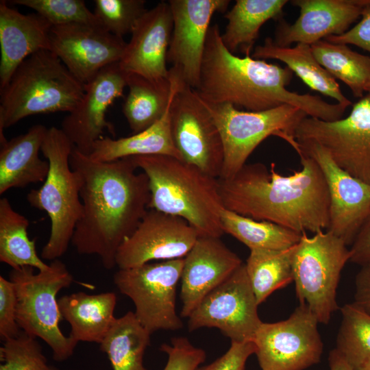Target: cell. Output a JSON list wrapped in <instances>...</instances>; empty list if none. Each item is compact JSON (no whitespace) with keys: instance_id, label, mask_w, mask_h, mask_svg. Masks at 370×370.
Instances as JSON below:
<instances>
[{"instance_id":"obj_2","label":"cell","mask_w":370,"mask_h":370,"mask_svg":"<svg viewBox=\"0 0 370 370\" xmlns=\"http://www.w3.org/2000/svg\"><path fill=\"white\" fill-rule=\"evenodd\" d=\"M301 169L282 175L271 163L245 164L234 176L218 178L224 208L257 220L271 222L297 233L326 231L330 196L324 176L309 156L299 151Z\"/></svg>"},{"instance_id":"obj_38","label":"cell","mask_w":370,"mask_h":370,"mask_svg":"<svg viewBox=\"0 0 370 370\" xmlns=\"http://www.w3.org/2000/svg\"><path fill=\"white\" fill-rule=\"evenodd\" d=\"M9 2L33 9L52 26L71 23L99 25L94 12H90L83 0H12Z\"/></svg>"},{"instance_id":"obj_16","label":"cell","mask_w":370,"mask_h":370,"mask_svg":"<svg viewBox=\"0 0 370 370\" xmlns=\"http://www.w3.org/2000/svg\"><path fill=\"white\" fill-rule=\"evenodd\" d=\"M319 165L330 196V224L326 231L352 245L370 212V184L347 173L328 151L312 142H297L295 148Z\"/></svg>"},{"instance_id":"obj_30","label":"cell","mask_w":370,"mask_h":370,"mask_svg":"<svg viewBox=\"0 0 370 370\" xmlns=\"http://www.w3.org/2000/svg\"><path fill=\"white\" fill-rule=\"evenodd\" d=\"M149 332L139 323L134 312L116 318L100 350L106 354L113 370H148L143 356L150 345Z\"/></svg>"},{"instance_id":"obj_40","label":"cell","mask_w":370,"mask_h":370,"mask_svg":"<svg viewBox=\"0 0 370 370\" xmlns=\"http://www.w3.org/2000/svg\"><path fill=\"white\" fill-rule=\"evenodd\" d=\"M16 317L15 286L11 280L0 275V338L2 341L16 338L21 333Z\"/></svg>"},{"instance_id":"obj_19","label":"cell","mask_w":370,"mask_h":370,"mask_svg":"<svg viewBox=\"0 0 370 370\" xmlns=\"http://www.w3.org/2000/svg\"><path fill=\"white\" fill-rule=\"evenodd\" d=\"M126 86L127 74L119 62L105 67L84 85L81 100L64 118L60 128L80 153L90 156L106 130L114 136V127L106 114L114 100L123 96Z\"/></svg>"},{"instance_id":"obj_45","label":"cell","mask_w":370,"mask_h":370,"mask_svg":"<svg viewBox=\"0 0 370 370\" xmlns=\"http://www.w3.org/2000/svg\"><path fill=\"white\" fill-rule=\"evenodd\" d=\"M328 363L330 370H354L336 348L330 352Z\"/></svg>"},{"instance_id":"obj_26","label":"cell","mask_w":370,"mask_h":370,"mask_svg":"<svg viewBox=\"0 0 370 370\" xmlns=\"http://www.w3.org/2000/svg\"><path fill=\"white\" fill-rule=\"evenodd\" d=\"M254 59H274L284 62L310 89L334 99L336 103L349 106L352 102L342 92L339 84L317 60L311 47L297 43L294 47H279L267 37L261 45L254 47Z\"/></svg>"},{"instance_id":"obj_7","label":"cell","mask_w":370,"mask_h":370,"mask_svg":"<svg viewBox=\"0 0 370 370\" xmlns=\"http://www.w3.org/2000/svg\"><path fill=\"white\" fill-rule=\"evenodd\" d=\"M34 269L23 267L10 273L17 296V323L21 331L48 345L55 360L63 362L73 354L78 343L60 330L63 319L57 295L71 286L73 277L59 259L52 260L47 269L37 273Z\"/></svg>"},{"instance_id":"obj_8","label":"cell","mask_w":370,"mask_h":370,"mask_svg":"<svg viewBox=\"0 0 370 370\" xmlns=\"http://www.w3.org/2000/svg\"><path fill=\"white\" fill-rule=\"evenodd\" d=\"M203 102L223 141L224 160L219 177L222 180L234 176L246 164L254 149L270 136L280 137L294 147L297 144L295 130L308 116L299 108L288 104L251 112L240 110L229 103Z\"/></svg>"},{"instance_id":"obj_31","label":"cell","mask_w":370,"mask_h":370,"mask_svg":"<svg viewBox=\"0 0 370 370\" xmlns=\"http://www.w3.org/2000/svg\"><path fill=\"white\" fill-rule=\"evenodd\" d=\"M29 225L28 219L14 210L7 198L0 199V261L12 269H47L49 264L37 254L36 239L28 236Z\"/></svg>"},{"instance_id":"obj_13","label":"cell","mask_w":370,"mask_h":370,"mask_svg":"<svg viewBox=\"0 0 370 370\" xmlns=\"http://www.w3.org/2000/svg\"><path fill=\"white\" fill-rule=\"evenodd\" d=\"M318 323L303 304L284 321L262 322L253 341L261 369L304 370L317 364L323 349Z\"/></svg>"},{"instance_id":"obj_14","label":"cell","mask_w":370,"mask_h":370,"mask_svg":"<svg viewBox=\"0 0 370 370\" xmlns=\"http://www.w3.org/2000/svg\"><path fill=\"white\" fill-rule=\"evenodd\" d=\"M258 306L243 263L193 311L188 317V330L215 328L231 341H253L262 323L258 314Z\"/></svg>"},{"instance_id":"obj_24","label":"cell","mask_w":370,"mask_h":370,"mask_svg":"<svg viewBox=\"0 0 370 370\" xmlns=\"http://www.w3.org/2000/svg\"><path fill=\"white\" fill-rule=\"evenodd\" d=\"M47 130L36 124L26 133L1 143L0 195L13 188L45 182L49 164L40 159L39 152Z\"/></svg>"},{"instance_id":"obj_42","label":"cell","mask_w":370,"mask_h":370,"mask_svg":"<svg viewBox=\"0 0 370 370\" xmlns=\"http://www.w3.org/2000/svg\"><path fill=\"white\" fill-rule=\"evenodd\" d=\"M323 40L335 44L354 45L370 53V4L362 10L360 21L345 33Z\"/></svg>"},{"instance_id":"obj_17","label":"cell","mask_w":370,"mask_h":370,"mask_svg":"<svg viewBox=\"0 0 370 370\" xmlns=\"http://www.w3.org/2000/svg\"><path fill=\"white\" fill-rule=\"evenodd\" d=\"M51 51L84 85L103 69L121 60L126 42L99 25L71 23L52 26Z\"/></svg>"},{"instance_id":"obj_36","label":"cell","mask_w":370,"mask_h":370,"mask_svg":"<svg viewBox=\"0 0 370 370\" xmlns=\"http://www.w3.org/2000/svg\"><path fill=\"white\" fill-rule=\"evenodd\" d=\"M94 14L107 32L123 38L147 11L144 0H95Z\"/></svg>"},{"instance_id":"obj_21","label":"cell","mask_w":370,"mask_h":370,"mask_svg":"<svg viewBox=\"0 0 370 370\" xmlns=\"http://www.w3.org/2000/svg\"><path fill=\"white\" fill-rule=\"evenodd\" d=\"M299 16L293 23L283 18L275 29L273 42L279 47L293 43L311 45L330 36H338L361 16L370 0H293Z\"/></svg>"},{"instance_id":"obj_6","label":"cell","mask_w":370,"mask_h":370,"mask_svg":"<svg viewBox=\"0 0 370 370\" xmlns=\"http://www.w3.org/2000/svg\"><path fill=\"white\" fill-rule=\"evenodd\" d=\"M73 148L60 128H48L41 152L49 162V173L43 184L27 195L30 206L45 212L50 219V235L41 251V258L47 260L66 253L83 212L82 179L70 165Z\"/></svg>"},{"instance_id":"obj_33","label":"cell","mask_w":370,"mask_h":370,"mask_svg":"<svg viewBox=\"0 0 370 370\" xmlns=\"http://www.w3.org/2000/svg\"><path fill=\"white\" fill-rule=\"evenodd\" d=\"M319 63L335 79L345 84L356 97L362 98L370 80V57L347 45L325 40L310 45Z\"/></svg>"},{"instance_id":"obj_35","label":"cell","mask_w":370,"mask_h":370,"mask_svg":"<svg viewBox=\"0 0 370 370\" xmlns=\"http://www.w3.org/2000/svg\"><path fill=\"white\" fill-rule=\"evenodd\" d=\"M341 311L336 349L354 369L370 358V314L354 303Z\"/></svg>"},{"instance_id":"obj_4","label":"cell","mask_w":370,"mask_h":370,"mask_svg":"<svg viewBox=\"0 0 370 370\" xmlns=\"http://www.w3.org/2000/svg\"><path fill=\"white\" fill-rule=\"evenodd\" d=\"M132 158L148 177L149 209L184 219L199 236L220 238L224 234L218 178L171 156Z\"/></svg>"},{"instance_id":"obj_22","label":"cell","mask_w":370,"mask_h":370,"mask_svg":"<svg viewBox=\"0 0 370 370\" xmlns=\"http://www.w3.org/2000/svg\"><path fill=\"white\" fill-rule=\"evenodd\" d=\"M243 264L218 237L199 236L184 258L182 317H188L204 298Z\"/></svg>"},{"instance_id":"obj_20","label":"cell","mask_w":370,"mask_h":370,"mask_svg":"<svg viewBox=\"0 0 370 370\" xmlns=\"http://www.w3.org/2000/svg\"><path fill=\"white\" fill-rule=\"evenodd\" d=\"M173 31L169 2L162 1L138 19L119 62L125 73L142 76L157 84L169 82L167 53Z\"/></svg>"},{"instance_id":"obj_10","label":"cell","mask_w":370,"mask_h":370,"mask_svg":"<svg viewBox=\"0 0 370 370\" xmlns=\"http://www.w3.org/2000/svg\"><path fill=\"white\" fill-rule=\"evenodd\" d=\"M183 266L184 258L150 262L119 269L113 276L115 286L132 301L136 318L150 334L183 327L175 309L176 289Z\"/></svg>"},{"instance_id":"obj_29","label":"cell","mask_w":370,"mask_h":370,"mask_svg":"<svg viewBox=\"0 0 370 370\" xmlns=\"http://www.w3.org/2000/svg\"><path fill=\"white\" fill-rule=\"evenodd\" d=\"M128 94L123 113L132 134L140 133L158 121L172 99L176 77L169 69V82L157 84L142 76L126 73Z\"/></svg>"},{"instance_id":"obj_28","label":"cell","mask_w":370,"mask_h":370,"mask_svg":"<svg viewBox=\"0 0 370 370\" xmlns=\"http://www.w3.org/2000/svg\"><path fill=\"white\" fill-rule=\"evenodd\" d=\"M171 103L163 116L144 131L118 139L108 136L99 139L88 156L90 158L95 161L110 162L138 156L166 155L180 159L171 136Z\"/></svg>"},{"instance_id":"obj_43","label":"cell","mask_w":370,"mask_h":370,"mask_svg":"<svg viewBox=\"0 0 370 370\" xmlns=\"http://www.w3.org/2000/svg\"><path fill=\"white\" fill-rule=\"evenodd\" d=\"M349 249V261L360 265L370 260V212Z\"/></svg>"},{"instance_id":"obj_47","label":"cell","mask_w":370,"mask_h":370,"mask_svg":"<svg viewBox=\"0 0 370 370\" xmlns=\"http://www.w3.org/2000/svg\"><path fill=\"white\" fill-rule=\"evenodd\" d=\"M365 92H367V95L369 97H370V80L369 82L367 83L366 87H365Z\"/></svg>"},{"instance_id":"obj_39","label":"cell","mask_w":370,"mask_h":370,"mask_svg":"<svg viewBox=\"0 0 370 370\" xmlns=\"http://www.w3.org/2000/svg\"><path fill=\"white\" fill-rule=\"evenodd\" d=\"M160 350L168 356L163 370H195L206 358V352L193 346L186 337H175L171 344L164 343Z\"/></svg>"},{"instance_id":"obj_18","label":"cell","mask_w":370,"mask_h":370,"mask_svg":"<svg viewBox=\"0 0 370 370\" xmlns=\"http://www.w3.org/2000/svg\"><path fill=\"white\" fill-rule=\"evenodd\" d=\"M173 31L167 53L171 65L188 86L196 89L212 16L225 12L227 0H170Z\"/></svg>"},{"instance_id":"obj_25","label":"cell","mask_w":370,"mask_h":370,"mask_svg":"<svg viewBox=\"0 0 370 370\" xmlns=\"http://www.w3.org/2000/svg\"><path fill=\"white\" fill-rule=\"evenodd\" d=\"M62 319L71 325L69 336L76 342L100 344L116 320V296L113 292H77L58 299Z\"/></svg>"},{"instance_id":"obj_37","label":"cell","mask_w":370,"mask_h":370,"mask_svg":"<svg viewBox=\"0 0 370 370\" xmlns=\"http://www.w3.org/2000/svg\"><path fill=\"white\" fill-rule=\"evenodd\" d=\"M0 361V370H58L48 364L36 338L23 331L17 337L3 341Z\"/></svg>"},{"instance_id":"obj_3","label":"cell","mask_w":370,"mask_h":370,"mask_svg":"<svg viewBox=\"0 0 370 370\" xmlns=\"http://www.w3.org/2000/svg\"><path fill=\"white\" fill-rule=\"evenodd\" d=\"M221 36L217 24L210 27L195 89L203 101L229 103L251 112L288 104L299 108L308 116L322 121L343 118L347 106L288 90L286 86L293 75L290 69L251 56L239 57L225 47Z\"/></svg>"},{"instance_id":"obj_12","label":"cell","mask_w":370,"mask_h":370,"mask_svg":"<svg viewBox=\"0 0 370 370\" xmlns=\"http://www.w3.org/2000/svg\"><path fill=\"white\" fill-rule=\"evenodd\" d=\"M297 142L325 148L334 162L352 176L370 184V97L361 98L345 118L325 121L306 116L294 132Z\"/></svg>"},{"instance_id":"obj_5","label":"cell","mask_w":370,"mask_h":370,"mask_svg":"<svg viewBox=\"0 0 370 370\" xmlns=\"http://www.w3.org/2000/svg\"><path fill=\"white\" fill-rule=\"evenodd\" d=\"M84 92V85L50 50L25 60L0 89V133L35 114L71 112Z\"/></svg>"},{"instance_id":"obj_1","label":"cell","mask_w":370,"mask_h":370,"mask_svg":"<svg viewBox=\"0 0 370 370\" xmlns=\"http://www.w3.org/2000/svg\"><path fill=\"white\" fill-rule=\"evenodd\" d=\"M70 165L80 175L83 204L71 243L78 254L96 255L105 269H112L119 247L149 210L148 177L137 171L132 157L95 161L74 146Z\"/></svg>"},{"instance_id":"obj_11","label":"cell","mask_w":370,"mask_h":370,"mask_svg":"<svg viewBox=\"0 0 370 370\" xmlns=\"http://www.w3.org/2000/svg\"><path fill=\"white\" fill-rule=\"evenodd\" d=\"M170 106L171 132L180 159L212 177L221 174L224 149L219 130L195 89L177 72Z\"/></svg>"},{"instance_id":"obj_41","label":"cell","mask_w":370,"mask_h":370,"mask_svg":"<svg viewBox=\"0 0 370 370\" xmlns=\"http://www.w3.org/2000/svg\"><path fill=\"white\" fill-rule=\"evenodd\" d=\"M253 341L238 343L231 341L229 349L212 363L195 370H245L248 358L255 354Z\"/></svg>"},{"instance_id":"obj_34","label":"cell","mask_w":370,"mask_h":370,"mask_svg":"<svg viewBox=\"0 0 370 370\" xmlns=\"http://www.w3.org/2000/svg\"><path fill=\"white\" fill-rule=\"evenodd\" d=\"M221 222L227 233L251 249L281 250L290 248L300 240L301 234L278 224L257 221L223 208Z\"/></svg>"},{"instance_id":"obj_46","label":"cell","mask_w":370,"mask_h":370,"mask_svg":"<svg viewBox=\"0 0 370 370\" xmlns=\"http://www.w3.org/2000/svg\"><path fill=\"white\" fill-rule=\"evenodd\" d=\"M354 370H370V358L365 360L359 367L354 369Z\"/></svg>"},{"instance_id":"obj_32","label":"cell","mask_w":370,"mask_h":370,"mask_svg":"<svg viewBox=\"0 0 370 370\" xmlns=\"http://www.w3.org/2000/svg\"><path fill=\"white\" fill-rule=\"evenodd\" d=\"M295 245L281 250L250 249L245 265L258 305L273 292L293 281V257Z\"/></svg>"},{"instance_id":"obj_15","label":"cell","mask_w":370,"mask_h":370,"mask_svg":"<svg viewBox=\"0 0 370 370\" xmlns=\"http://www.w3.org/2000/svg\"><path fill=\"white\" fill-rule=\"evenodd\" d=\"M199 236L184 219L149 209L119 247L116 266L127 269L151 261L184 258Z\"/></svg>"},{"instance_id":"obj_44","label":"cell","mask_w":370,"mask_h":370,"mask_svg":"<svg viewBox=\"0 0 370 370\" xmlns=\"http://www.w3.org/2000/svg\"><path fill=\"white\" fill-rule=\"evenodd\" d=\"M353 303L370 314V260L361 265L356 275Z\"/></svg>"},{"instance_id":"obj_9","label":"cell","mask_w":370,"mask_h":370,"mask_svg":"<svg viewBox=\"0 0 370 370\" xmlns=\"http://www.w3.org/2000/svg\"><path fill=\"white\" fill-rule=\"evenodd\" d=\"M350 251L328 231L309 237L302 233L293 257V281L299 304L306 306L319 323L327 324L338 309L336 288Z\"/></svg>"},{"instance_id":"obj_27","label":"cell","mask_w":370,"mask_h":370,"mask_svg":"<svg viewBox=\"0 0 370 370\" xmlns=\"http://www.w3.org/2000/svg\"><path fill=\"white\" fill-rule=\"evenodd\" d=\"M287 0H237L225 13L227 23L221 34L225 47L232 53L251 56L261 27L271 19L282 18Z\"/></svg>"},{"instance_id":"obj_23","label":"cell","mask_w":370,"mask_h":370,"mask_svg":"<svg viewBox=\"0 0 370 370\" xmlns=\"http://www.w3.org/2000/svg\"><path fill=\"white\" fill-rule=\"evenodd\" d=\"M0 1V89L18 66L32 54L50 50L52 25L37 13L24 14Z\"/></svg>"}]
</instances>
